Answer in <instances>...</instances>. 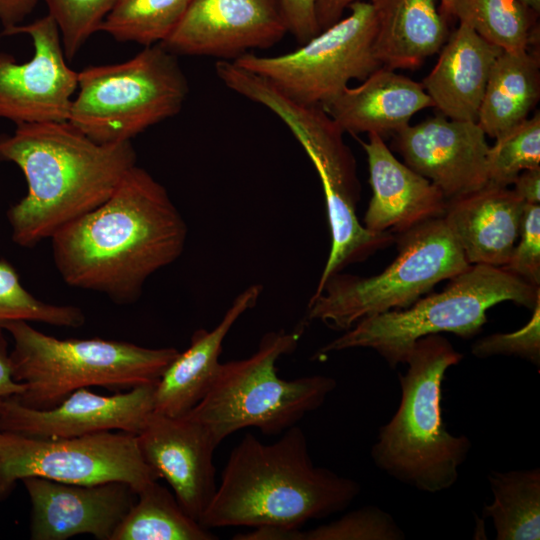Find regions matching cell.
Listing matches in <instances>:
<instances>
[{
    "mask_svg": "<svg viewBox=\"0 0 540 540\" xmlns=\"http://www.w3.org/2000/svg\"><path fill=\"white\" fill-rule=\"evenodd\" d=\"M525 205L513 189L488 182L447 200L443 219L470 265L504 267L519 237Z\"/></svg>",
    "mask_w": 540,
    "mask_h": 540,
    "instance_id": "ffe728a7",
    "label": "cell"
},
{
    "mask_svg": "<svg viewBox=\"0 0 540 540\" xmlns=\"http://www.w3.org/2000/svg\"><path fill=\"white\" fill-rule=\"evenodd\" d=\"M360 141L368 162L372 198L363 226L395 236L443 217L447 199L430 180L400 162L378 134Z\"/></svg>",
    "mask_w": 540,
    "mask_h": 540,
    "instance_id": "d6986e66",
    "label": "cell"
},
{
    "mask_svg": "<svg viewBox=\"0 0 540 540\" xmlns=\"http://www.w3.org/2000/svg\"><path fill=\"white\" fill-rule=\"evenodd\" d=\"M1 34L29 35L34 53L27 62L17 63L12 55L0 52V118L16 125L68 121L78 72L67 63L53 18L47 14Z\"/></svg>",
    "mask_w": 540,
    "mask_h": 540,
    "instance_id": "4fadbf2b",
    "label": "cell"
},
{
    "mask_svg": "<svg viewBox=\"0 0 540 540\" xmlns=\"http://www.w3.org/2000/svg\"><path fill=\"white\" fill-rule=\"evenodd\" d=\"M13 339L14 379L25 386L13 399L35 408L54 407L80 388L131 389L156 384L177 356L175 348H147L101 338L58 339L27 321L2 325Z\"/></svg>",
    "mask_w": 540,
    "mask_h": 540,
    "instance_id": "8992f818",
    "label": "cell"
},
{
    "mask_svg": "<svg viewBox=\"0 0 540 540\" xmlns=\"http://www.w3.org/2000/svg\"><path fill=\"white\" fill-rule=\"evenodd\" d=\"M0 161L26 179L27 194L7 219L12 240L29 248L106 201L136 153L131 142L100 144L68 121L24 123L0 135Z\"/></svg>",
    "mask_w": 540,
    "mask_h": 540,
    "instance_id": "7a4b0ae2",
    "label": "cell"
},
{
    "mask_svg": "<svg viewBox=\"0 0 540 540\" xmlns=\"http://www.w3.org/2000/svg\"><path fill=\"white\" fill-rule=\"evenodd\" d=\"M217 77L230 90L263 105L289 128L320 178L331 232V249L313 295L346 266L390 246L396 236L367 230L356 216L361 185L344 131L320 105H305L285 96L262 77L232 61L215 64Z\"/></svg>",
    "mask_w": 540,
    "mask_h": 540,
    "instance_id": "5b68a950",
    "label": "cell"
},
{
    "mask_svg": "<svg viewBox=\"0 0 540 540\" xmlns=\"http://www.w3.org/2000/svg\"><path fill=\"white\" fill-rule=\"evenodd\" d=\"M463 355L440 334L416 341L399 374L401 400L372 446L374 464L399 482L426 493L451 488L472 443L451 434L442 418V383Z\"/></svg>",
    "mask_w": 540,
    "mask_h": 540,
    "instance_id": "277c9868",
    "label": "cell"
},
{
    "mask_svg": "<svg viewBox=\"0 0 540 540\" xmlns=\"http://www.w3.org/2000/svg\"><path fill=\"white\" fill-rule=\"evenodd\" d=\"M22 483L31 502L33 540H65L82 534L111 540L137 497L129 484L117 481L81 485L27 477Z\"/></svg>",
    "mask_w": 540,
    "mask_h": 540,
    "instance_id": "ac0fdd59",
    "label": "cell"
},
{
    "mask_svg": "<svg viewBox=\"0 0 540 540\" xmlns=\"http://www.w3.org/2000/svg\"><path fill=\"white\" fill-rule=\"evenodd\" d=\"M17 320L78 328L84 324L85 316L76 306L50 304L34 297L23 287L12 264L1 258L0 327Z\"/></svg>",
    "mask_w": 540,
    "mask_h": 540,
    "instance_id": "f546056e",
    "label": "cell"
},
{
    "mask_svg": "<svg viewBox=\"0 0 540 540\" xmlns=\"http://www.w3.org/2000/svg\"><path fill=\"white\" fill-rule=\"evenodd\" d=\"M136 436L144 460L200 523L218 485L213 462L218 445L208 429L188 413L172 417L153 411Z\"/></svg>",
    "mask_w": 540,
    "mask_h": 540,
    "instance_id": "e0dca14e",
    "label": "cell"
},
{
    "mask_svg": "<svg viewBox=\"0 0 540 540\" xmlns=\"http://www.w3.org/2000/svg\"><path fill=\"white\" fill-rule=\"evenodd\" d=\"M540 99L539 52L501 51L480 105L477 124L492 138L528 118Z\"/></svg>",
    "mask_w": 540,
    "mask_h": 540,
    "instance_id": "d4e9b609",
    "label": "cell"
},
{
    "mask_svg": "<svg viewBox=\"0 0 540 540\" xmlns=\"http://www.w3.org/2000/svg\"><path fill=\"white\" fill-rule=\"evenodd\" d=\"M287 33L278 0H192L162 45L177 56L234 61L274 46Z\"/></svg>",
    "mask_w": 540,
    "mask_h": 540,
    "instance_id": "5bb4252c",
    "label": "cell"
},
{
    "mask_svg": "<svg viewBox=\"0 0 540 540\" xmlns=\"http://www.w3.org/2000/svg\"><path fill=\"white\" fill-rule=\"evenodd\" d=\"M155 384L110 396L80 388L47 409L7 399L0 411V431L41 438H67L104 431L137 435L154 411Z\"/></svg>",
    "mask_w": 540,
    "mask_h": 540,
    "instance_id": "9a60e30c",
    "label": "cell"
},
{
    "mask_svg": "<svg viewBox=\"0 0 540 540\" xmlns=\"http://www.w3.org/2000/svg\"><path fill=\"white\" fill-rule=\"evenodd\" d=\"M298 340L296 332H268L251 356L220 364L209 391L188 412L217 445L248 427L266 435L281 434L323 405L337 386L334 378L312 375L286 380L277 373L276 362L292 353Z\"/></svg>",
    "mask_w": 540,
    "mask_h": 540,
    "instance_id": "ba28073f",
    "label": "cell"
},
{
    "mask_svg": "<svg viewBox=\"0 0 540 540\" xmlns=\"http://www.w3.org/2000/svg\"><path fill=\"white\" fill-rule=\"evenodd\" d=\"M448 281L443 291L421 297L407 308L360 320L324 345L318 355L368 348L395 369L406 364L422 337L445 332L471 338L487 322L486 313L492 306L511 301L533 309L540 301V287L502 267L470 265Z\"/></svg>",
    "mask_w": 540,
    "mask_h": 540,
    "instance_id": "52a82bcc",
    "label": "cell"
},
{
    "mask_svg": "<svg viewBox=\"0 0 540 540\" xmlns=\"http://www.w3.org/2000/svg\"><path fill=\"white\" fill-rule=\"evenodd\" d=\"M522 4L532 9L536 13L540 12V0H519Z\"/></svg>",
    "mask_w": 540,
    "mask_h": 540,
    "instance_id": "b9f144b4",
    "label": "cell"
},
{
    "mask_svg": "<svg viewBox=\"0 0 540 540\" xmlns=\"http://www.w3.org/2000/svg\"><path fill=\"white\" fill-rule=\"evenodd\" d=\"M39 0H0V23L3 30L20 25Z\"/></svg>",
    "mask_w": 540,
    "mask_h": 540,
    "instance_id": "74e56055",
    "label": "cell"
},
{
    "mask_svg": "<svg viewBox=\"0 0 540 540\" xmlns=\"http://www.w3.org/2000/svg\"><path fill=\"white\" fill-rule=\"evenodd\" d=\"M24 390L25 386L14 379L10 352L0 327V411L7 399L19 396Z\"/></svg>",
    "mask_w": 540,
    "mask_h": 540,
    "instance_id": "8d00e7d4",
    "label": "cell"
},
{
    "mask_svg": "<svg viewBox=\"0 0 540 540\" xmlns=\"http://www.w3.org/2000/svg\"><path fill=\"white\" fill-rule=\"evenodd\" d=\"M513 191L526 204L540 203V167L520 172L513 182Z\"/></svg>",
    "mask_w": 540,
    "mask_h": 540,
    "instance_id": "f35d334b",
    "label": "cell"
},
{
    "mask_svg": "<svg viewBox=\"0 0 540 540\" xmlns=\"http://www.w3.org/2000/svg\"><path fill=\"white\" fill-rule=\"evenodd\" d=\"M215 535L190 517L174 494L157 480L137 492L111 540H213Z\"/></svg>",
    "mask_w": 540,
    "mask_h": 540,
    "instance_id": "484cf974",
    "label": "cell"
},
{
    "mask_svg": "<svg viewBox=\"0 0 540 540\" xmlns=\"http://www.w3.org/2000/svg\"><path fill=\"white\" fill-rule=\"evenodd\" d=\"M395 242L397 256L381 273L332 275L310 298L307 321L346 331L364 318L409 307L470 266L443 217L397 235Z\"/></svg>",
    "mask_w": 540,
    "mask_h": 540,
    "instance_id": "30bf717a",
    "label": "cell"
},
{
    "mask_svg": "<svg viewBox=\"0 0 540 540\" xmlns=\"http://www.w3.org/2000/svg\"><path fill=\"white\" fill-rule=\"evenodd\" d=\"M346 17L300 47L277 56L246 53L232 61L290 99L323 106L351 80L363 81L382 66L374 54L376 19L369 1L352 3Z\"/></svg>",
    "mask_w": 540,
    "mask_h": 540,
    "instance_id": "8fae6325",
    "label": "cell"
},
{
    "mask_svg": "<svg viewBox=\"0 0 540 540\" xmlns=\"http://www.w3.org/2000/svg\"><path fill=\"white\" fill-rule=\"evenodd\" d=\"M27 477L81 485L124 482L136 493L160 479L144 460L134 434L104 431L41 438L0 431V500Z\"/></svg>",
    "mask_w": 540,
    "mask_h": 540,
    "instance_id": "7c38bea8",
    "label": "cell"
},
{
    "mask_svg": "<svg viewBox=\"0 0 540 540\" xmlns=\"http://www.w3.org/2000/svg\"><path fill=\"white\" fill-rule=\"evenodd\" d=\"M192 0H115L100 31L118 42L144 47L162 44L175 30Z\"/></svg>",
    "mask_w": 540,
    "mask_h": 540,
    "instance_id": "f1b7e54d",
    "label": "cell"
},
{
    "mask_svg": "<svg viewBox=\"0 0 540 540\" xmlns=\"http://www.w3.org/2000/svg\"><path fill=\"white\" fill-rule=\"evenodd\" d=\"M394 518L377 506H365L313 529L296 532V540H403Z\"/></svg>",
    "mask_w": 540,
    "mask_h": 540,
    "instance_id": "1f68e13d",
    "label": "cell"
},
{
    "mask_svg": "<svg viewBox=\"0 0 540 540\" xmlns=\"http://www.w3.org/2000/svg\"><path fill=\"white\" fill-rule=\"evenodd\" d=\"M540 167V113L537 111L495 138L487 155L488 182L509 187L526 169Z\"/></svg>",
    "mask_w": 540,
    "mask_h": 540,
    "instance_id": "4dcf8cb0",
    "label": "cell"
},
{
    "mask_svg": "<svg viewBox=\"0 0 540 540\" xmlns=\"http://www.w3.org/2000/svg\"><path fill=\"white\" fill-rule=\"evenodd\" d=\"M68 122L100 144L131 139L177 115L189 94L177 55L162 44L131 59L78 72Z\"/></svg>",
    "mask_w": 540,
    "mask_h": 540,
    "instance_id": "9c48e42d",
    "label": "cell"
},
{
    "mask_svg": "<svg viewBox=\"0 0 540 540\" xmlns=\"http://www.w3.org/2000/svg\"><path fill=\"white\" fill-rule=\"evenodd\" d=\"M359 0H317L316 16L320 31L343 17L348 7Z\"/></svg>",
    "mask_w": 540,
    "mask_h": 540,
    "instance_id": "ab89813d",
    "label": "cell"
},
{
    "mask_svg": "<svg viewBox=\"0 0 540 540\" xmlns=\"http://www.w3.org/2000/svg\"><path fill=\"white\" fill-rule=\"evenodd\" d=\"M322 107L344 132L384 138L434 104L421 83L381 66L359 86H347Z\"/></svg>",
    "mask_w": 540,
    "mask_h": 540,
    "instance_id": "44dd1931",
    "label": "cell"
},
{
    "mask_svg": "<svg viewBox=\"0 0 540 540\" xmlns=\"http://www.w3.org/2000/svg\"><path fill=\"white\" fill-rule=\"evenodd\" d=\"M520 242L502 267L533 286L540 287V205L526 204Z\"/></svg>",
    "mask_w": 540,
    "mask_h": 540,
    "instance_id": "e575fe53",
    "label": "cell"
},
{
    "mask_svg": "<svg viewBox=\"0 0 540 540\" xmlns=\"http://www.w3.org/2000/svg\"><path fill=\"white\" fill-rule=\"evenodd\" d=\"M528 323L511 333H495L477 340L471 353L478 358L513 355L539 365L540 362V301L532 309Z\"/></svg>",
    "mask_w": 540,
    "mask_h": 540,
    "instance_id": "836d02e7",
    "label": "cell"
},
{
    "mask_svg": "<svg viewBox=\"0 0 540 540\" xmlns=\"http://www.w3.org/2000/svg\"><path fill=\"white\" fill-rule=\"evenodd\" d=\"M360 491L355 480L313 463L300 427L271 444L248 433L232 449L200 524L298 529L345 510Z\"/></svg>",
    "mask_w": 540,
    "mask_h": 540,
    "instance_id": "3957f363",
    "label": "cell"
},
{
    "mask_svg": "<svg viewBox=\"0 0 540 540\" xmlns=\"http://www.w3.org/2000/svg\"><path fill=\"white\" fill-rule=\"evenodd\" d=\"M288 33L303 44L320 32L316 16L317 0H278Z\"/></svg>",
    "mask_w": 540,
    "mask_h": 540,
    "instance_id": "d590c367",
    "label": "cell"
},
{
    "mask_svg": "<svg viewBox=\"0 0 540 540\" xmlns=\"http://www.w3.org/2000/svg\"><path fill=\"white\" fill-rule=\"evenodd\" d=\"M501 51L459 22L421 83L434 108L449 119L477 122L493 64Z\"/></svg>",
    "mask_w": 540,
    "mask_h": 540,
    "instance_id": "7402d4cb",
    "label": "cell"
},
{
    "mask_svg": "<svg viewBox=\"0 0 540 540\" xmlns=\"http://www.w3.org/2000/svg\"><path fill=\"white\" fill-rule=\"evenodd\" d=\"M453 5L454 0H440L439 9L446 19L452 17Z\"/></svg>",
    "mask_w": 540,
    "mask_h": 540,
    "instance_id": "60d3db41",
    "label": "cell"
},
{
    "mask_svg": "<svg viewBox=\"0 0 540 540\" xmlns=\"http://www.w3.org/2000/svg\"><path fill=\"white\" fill-rule=\"evenodd\" d=\"M493 500L483 515L491 518L497 540L540 539V469L491 471Z\"/></svg>",
    "mask_w": 540,
    "mask_h": 540,
    "instance_id": "4316f807",
    "label": "cell"
},
{
    "mask_svg": "<svg viewBox=\"0 0 540 540\" xmlns=\"http://www.w3.org/2000/svg\"><path fill=\"white\" fill-rule=\"evenodd\" d=\"M55 21L65 56L72 60L96 32L115 0H43Z\"/></svg>",
    "mask_w": 540,
    "mask_h": 540,
    "instance_id": "d6a6232c",
    "label": "cell"
},
{
    "mask_svg": "<svg viewBox=\"0 0 540 540\" xmlns=\"http://www.w3.org/2000/svg\"><path fill=\"white\" fill-rule=\"evenodd\" d=\"M186 238V223L166 188L134 165L106 201L50 239L66 284L130 304L151 275L181 256Z\"/></svg>",
    "mask_w": 540,
    "mask_h": 540,
    "instance_id": "6da1fadb",
    "label": "cell"
},
{
    "mask_svg": "<svg viewBox=\"0 0 540 540\" xmlns=\"http://www.w3.org/2000/svg\"><path fill=\"white\" fill-rule=\"evenodd\" d=\"M538 13L519 0H454L452 17L507 52L532 50L539 43Z\"/></svg>",
    "mask_w": 540,
    "mask_h": 540,
    "instance_id": "83f0119b",
    "label": "cell"
},
{
    "mask_svg": "<svg viewBox=\"0 0 540 540\" xmlns=\"http://www.w3.org/2000/svg\"><path fill=\"white\" fill-rule=\"evenodd\" d=\"M262 287L251 285L232 302L212 329L196 330L155 384L154 412L176 417L190 412L209 391L220 367L223 342L237 320L257 303Z\"/></svg>",
    "mask_w": 540,
    "mask_h": 540,
    "instance_id": "603a6c76",
    "label": "cell"
},
{
    "mask_svg": "<svg viewBox=\"0 0 540 540\" xmlns=\"http://www.w3.org/2000/svg\"><path fill=\"white\" fill-rule=\"evenodd\" d=\"M375 19L374 54L382 66L416 69L449 36L437 0H369Z\"/></svg>",
    "mask_w": 540,
    "mask_h": 540,
    "instance_id": "cb8c5ba5",
    "label": "cell"
},
{
    "mask_svg": "<svg viewBox=\"0 0 540 540\" xmlns=\"http://www.w3.org/2000/svg\"><path fill=\"white\" fill-rule=\"evenodd\" d=\"M394 134L404 163L437 186L447 200L488 183L490 145L477 122L439 114Z\"/></svg>",
    "mask_w": 540,
    "mask_h": 540,
    "instance_id": "2e32d148",
    "label": "cell"
}]
</instances>
